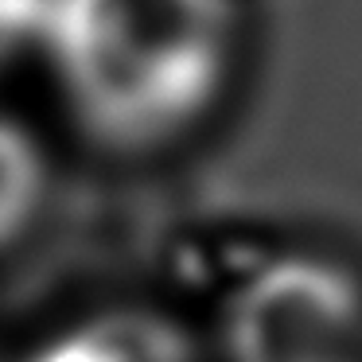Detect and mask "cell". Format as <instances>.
<instances>
[{
	"label": "cell",
	"mask_w": 362,
	"mask_h": 362,
	"mask_svg": "<svg viewBox=\"0 0 362 362\" xmlns=\"http://www.w3.org/2000/svg\"><path fill=\"white\" fill-rule=\"evenodd\" d=\"M32 362H187V346L164 320L129 312L55 339Z\"/></svg>",
	"instance_id": "3957f363"
},
{
	"label": "cell",
	"mask_w": 362,
	"mask_h": 362,
	"mask_svg": "<svg viewBox=\"0 0 362 362\" xmlns=\"http://www.w3.org/2000/svg\"><path fill=\"white\" fill-rule=\"evenodd\" d=\"M358 339V281L312 253L265 261L234 292L226 312L234 362H351Z\"/></svg>",
	"instance_id": "7a4b0ae2"
},
{
	"label": "cell",
	"mask_w": 362,
	"mask_h": 362,
	"mask_svg": "<svg viewBox=\"0 0 362 362\" xmlns=\"http://www.w3.org/2000/svg\"><path fill=\"white\" fill-rule=\"evenodd\" d=\"M238 35V0H43L40 51L90 144L148 156L218 110Z\"/></svg>",
	"instance_id": "6da1fadb"
},
{
	"label": "cell",
	"mask_w": 362,
	"mask_h": 362,
	"mask_svg": "<svg viewBox=\"0 0 362 362\" xmlns=\"http://www.w3.org/2000/svg\"><path fill=\"white\" fill-rule=\"evenodd\" d=\"M51 164L20 117L0 113V250L16 245L47 203Z\"/></svg>",
	"instance_id": "277c9868"
}]
</instances>
